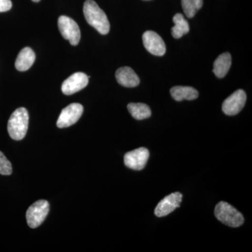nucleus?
Wrapping results in <instances>:
<instances>
[{
	"label": "nucleus",
	"mask_w": 252,
	"mask_h": 252,
	"mask_svg": "<svg viewBox=\"0 0 252 252\" xmlns=\"http://www.w3.org/2000/svg\"><path fill=\"white\" fill-rule=\"evenodd\" d=\"M84 112V107L79 103H72L63 109L57 121L60 128L74 125L80 119Z\"/></svg>",
	"instance_id": "obj_6"
},
{
	"label": "nucleus",
	"mask_w": 252,
	"mask_h": 252,
	"mask_svg": "<svg viewBox=\"0 0 252 252\" xmlns=\"http://www.w3.org/2000/svg\"><path fill=\"white\" fill-rule=\"evenodd\" d=\"M35 61V54L33 50L29 47H26L21 50L18 55L15 66L16 69L20 72H24L32 67Z\"/></svg>",
	"instance_id": "obj_13"
},
{
	"label": "nucleus",
	"mask_w": 252,
	"mask_h": 252,
	"mask_svg": "<svg viewBox=\"0 0 252 252\" xmlns=\"http://www.w3.org/2000/svg\"><path fill=\"white\" fill-rule=\"evenodd\" d=\"M142 40L145 49L154 56H162L166 52L163 39L155 32H145L142 35Z\"/></svg>",
	"instance_id": "obj_9"
},
{
	"label": "nucleus",
	"mask_w": 252,
	"mask_h": 252,
	"mask_svg": "<svg viewBox=\"0 0 252 252\" xmlns=\"http://www.w3.org/2000/svg\"><path fill=\"white\" fill-rule=\"evenodd\" d=\"M246 100V94L245 91L240 89L225 99L222 104V110L226 115H236L244 108Z\"/></svg>",
	"instance_id": "obj_7"
},
{
	"label": "nucleus",
	"mask_w": 252,
	"mask_h": 252,
	"mask_svg": "<svg viewBox=\"0 0 252 252\" xmlns=\"http://www.w3.org/2000/svg\"><path fill=\"white\" fill-rule=\"evenodd\" d=\"M231 55L229 53L220 54L214 63L213 72L216 77L223 78L229 71L231 66Z\"/></svg>",
	"instance_id": "obj_15"
},
{
	"label": "nucleus",
	"mask_w": 252,
	"mask_h": 252,
	"mask_svg": "<svg viewBox=\"0 0 252 252\" xmlns=\"http://www.w3.org/2000/svg\"><path fill=\"white\" fill-rule=\"evenodd\" d=\"M32 1H34V2H39L40 0H32Z\"/></svg>",
	"instance_id": "obj_21"
},
{
	"label": "nucleus",
	"mask_w": 252,
	"mask_h": 252,
	"mask_svg": "<svg viewBox=\"0 0 252 252\" xmlns=\"http://www.w3.org/2000/svg\"><path fill=\"white\" fill-rule=\"evenodd\" d=\"M173 22L175 26L172 28V35L175 39H180L185 34L189 32V24L188 21L185 19L182 14H177L174 16Z\"/></svg>",
	"instance_id": "obj_16"
},
{
	"label": "nucleus",
	"mask_w": 252,
	"mask_h": 252,
	"mask_svg": "<svg viewBox=\"0 0 252 252\" xmlns=\"http://www.w3.org/2000/svg\"><path fill=\"white\" fill-rule=\"evenodd\" d=\"M149 158L148 149L144 147L136 149L127 152L124 156V164L126 167L135 170L144 168Z\"/></svg>",
	"instance_id": "obj_8"
},
{
	"label": "nucleus",
	"mask_w": 252,
	"mask_h": 252,
	"mask_svg": "<svg viewBox=\"0 0 252 252\" xmlns=\"http://www.w3.org/2000/svg\"><path fill=\"white\" fill-rule=\"evenodd\" d=\"M127 109L131 116L137 120L148 119L152 115L150 107L146 104L130 103L127 105Z\"/></svg>",
	"instance_id": "obj_17"
},
{
	"label": "nucleus",
	"mask_w": 252,
	"mask_h": 252,
	"mask_svg": "<svg viewBox=\"0 0 252 252\" xmlns=\"http://www.w3.org/2000/svg\"><path fill=\"white\" fill-rule=\"evenodd\" d=\"M116 79L120 85L126 88L136 87L140 84V80L137 74L132 68H119L116 72Z\"/></svg>",
	"instance_id": "obj_12"
},
{
	"label": "nucleus",
	"mask_w": 252,
	"mask_h": 252,
	"mask_svg": "<svg viewBox=\"0 0 252 252\" xmlns=\"http://www.w3.org/2000/svg\"><path fill=\"white\" fill-rule=\"evenodd\" d=\"M29 124L27 109L20 107L13 112L8 122V132L11 139L21 140L26 137Z\"/></svg>",
	"instance_id": "obj_2"
},
{
	"label": "nucleus",
	"mask_w": 252,
	"mask_h": 252,
	"mask_svg": "<svg viewBox=\"0 0 252 252\" xmlns=\"http://www.w3.org/2000/svg\"><path fill=\"white\" fill-rule=\"evenodd\" d=\"M49 212V203L45 200H38L26 212L28 225L32 228L39 227L45 220Z\"/></svg>",
	"instance_id": "obj_4"
},
{
	"label": "nucleus",
	"mask_w": 252,
	"mask_h": 252,
	"mask_svg": "<svg viewBox=\"0 0 252 252\" xmlns=\"http://www.w3.org/2000/svg\"><path fill=\"white\" fill-rule=\"evenodd\" d=\"M215 215L217 220L228 226L237 228L243 225V215L235 207L225 202H220L217 204L215 210Z\"/></svg>",
	"instance_id": "obj_3"
},
{
	"label": "nucleus",
	"mask_w": 252,
	"mask_h": 252,
	"mask_svg": "<svg viewBox=\"0 0 252 252\" xmlns=\"http://www.w3.org/2000/svg\"><path fill=\"white\" fill-rule=\"evenodd\" d=\"M12 7L11 0H0V13L9 11Z\"/></svg>",
	"instance_id": "obj_20"
},
{
	"label": "nucleus",
	"mask_w": 252,
	"mask_h": 252,
	"mask_svg": "<svg viewBox=\"0 0 252 252\" xmlns=\"http://www.w3.org/2000/svg\"><path fill=\"white\" fill-rule=\"evenodd\" d=\"M170 94L176 101L193 100L198 98L199 94L196 89L190 86H175L170 89Z\"/></svg>",
	"instance_id": "obj_14"
},
{
	"label": "nucleus",
	"mask_w": 252,
	"mask_h": 252,
	"mask_svg": "<svg viewBox=\"0 0 252 252\" xmlns=\"http://www.w3.org/2000/svg\"><path fill=\"white\" fill-rule=\"evenodd\" d=\"M182 194L180 192L170 194L158 204L155 209V215L158 217L167 216L176 209L180 207Z\"/></svg>",
	"instance_id": "obj_11"
},
{
	"label": "nucleus",
	"mask_w": 252,
	"mask_h": 252,
	"mask_svg": "<svg viewBox=\"0 0 252 252\" xmlns=\"http://www.w3.org/2000/svg\"><path fill=\"white\" fill-rule=\"evenodd\" d=\"M12 173V166L9 160L0 152V175H10Z\"/></svg>",
	"instance_id": "obj_19"
},
{
	"label": "nucleus",
	"mask_w": 252,
	"mask_h": 252,
	"mask_svg": "<svg viewBox=\"0 0 252 252\" xmlns=\"http://www.w3.org/2000/svg\"><path fill=\"white\" fill-rule=\"evenodd\" d=\"M89 84V77L83 72H77L67 78L62 84V91L66 95H70L80 91Z\"/></svg>",
	"instance_id": "obj_10"
},
{
	"label": "nucleus",
	"mask_w": 252,
	"mask_h": 252,
	"mask_svg": "<svg viewBox=\"0 0 252 252\" xmlns=\"http://www.w3.org/2000/svg\"><path fill=\"white\" fill-rule=\"evenodd\" d=\"M203 0H182V9L187 17L191 18L195 16L197 11L201 9Z\"/></svg>",
	"instance_id": "obj_18"
},
{
	"label": "nucleus",
	"mask_w": 252,
	"mask_h": 252,
	"mask_svg": "<svg viewBox=\"0 0 252 252\" xmlns=\"http://www.w3.org/2000/svg\"><path fill=\"white\" fill-rule=\"evenodd\" d=\"M84 14L87 23L101 34H108L110 24L107 15L94 0H86L84 4Z\"/></svg>",
	"instance_id": "obj_1"
},
{
	"label": "nucleus",
	"mask_w": 252,
	"mask_h": 252,
	"mask_svg": "<svg viewBox=\"0 0 252 252\" xmlns=\"http://www.w3.org/2000/svg\"><path fill=\"white\" fill-rule=\"evenodd\" d=\"M147 1H148V0H147Z\"/></svg>",
	"instance_id": "obj_22"
},
{
	"label": "nucleus",
	"mask_w": 252,
	"mask_h": 252,
	"mask_svg": "<svg viewBox=\"0 0 252 252\" xmlns=\"http://www.w3.org/2000/svg\"><path fill=\"white\" fill-rule=\"evenodd\" d=\"M58 24L63 37L69 41L71 45L77 46L81 39V31L77 23L68 16H61Z\"/></svg>",
	"instance_id": "obj_5"
}]
</instances>
